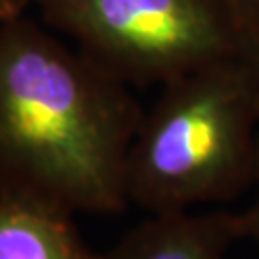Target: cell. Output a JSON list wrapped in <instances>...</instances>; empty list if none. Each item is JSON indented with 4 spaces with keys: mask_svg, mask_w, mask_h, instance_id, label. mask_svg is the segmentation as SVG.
Returning <instances> with one entry per match:
<instances>
[{
    "mask_svg": "<svg viewBox=\"0 0 259 259\" xmlns=\"http://www.w3.org/2000/svg\"><path fill=\"white\" fill-rule=\"evenodd\" d=\"M144 111L131 84L38 18L0 25V190L67 213L127 209Z\"/></svg>",
    "mask_w": 259,
    "mask_h": 259,
    "instance_id": "1",
    "label": "cell"
},
{
    "mask_svg": "<svg viewBox=\"0 0 259 259\" xmlns=\"http://www.w3.org/2000/svg\"><path fill=\"white\" fill-rule=\"evenodd\" d=\"M259 81L242 52L161 84L135 137L129 202L156 213L227 202L255 185Z\"/></svg>",
    "mask_w": 259,
    "mask_h": 259,
    "instance_id": "2",
    "label": "cell"
},
{
    "mask_svg": "<svg viewBox=\"0 0 259 259\" xmlns=\"http://www.w3.org/2000/svg\"><path fill=\"white\" fill-rule=\"evenodd\" d=\"M38 19L135 84H165L240 52L229 0H35Z\"/></svg>",
    "mask_w": 259,
    "mask_h": 259,
    "instance_id": "3",
    "label": "cell"
},
{
    "mask_svg": "<svg viewBox=\"0 0 259 259\" xmlns=\"http://www.w3.org/2000/svg\"><path fill=\"white\" fill-rule=\"evenodd\" d=\"M242 238V213H156L100 253V259H227Z\"/></svg>",
    "mask_w": 259,
    "mask_h": 259,
    "instance_id": "4",
    "label": "cell"
},
{
    "mask_svg": "<svg viewBox=\"0 0 259 259\" xmlns=\"http://www.w3.org/2000/svg\"><path fill=\"white\" fill-rule=\"evenodd\" d=\"M0 259H100L84 246L71 213L0 190Z\"/></svg>",
    "mask_w": 259,
    "mask_h": 259,
    "instance_id": "5",
    "label": "cell"
},
{
    "mask_svg": "<svg viewBox=\"0 0 259 259\" xmlns=\"http://www.w3.org/2000/svg\"><path fill=\"white\" fill-rule=\"evenodd\" d=\"M240 52L250 62L251 69H253V73H255L259 81V23L257 25L242 27Z\"/></svg>",
    "mask_w": 259,
    "mask_h": 259,
    "instance_id": "6",
    "label": "cell"
},
{
    "mask_svg": "<svg viewBox=\"0 0 259 259\" xmlns=\"http://www.w3.org/2000/svg\"><path fill=\"white\" fill-rule=\"evenodd\" d=\"M255 196L251 205L242 213V223H244V238L251 240L259 248V169H257V179H255Z\"/></svg>",
    "mask_w": 259,
    "mask_h": 259,
    "instance_id": "7",
    "label": "cell"
},
{
    "mask_svg": "<svg viewBox=\"0 0 259 259\" xmlns=\"http://www.w3.org/2000/svg\"><path fill=\"white\" fill-rule=\"evenodd\" d=\"M229 4L240 19L242 27L259 23V0H229Z\"/></svg>",
    "mask_w": 259,
    "mask_h": 259,
    "instance_id": "8",
    "label": "cell"
},
{
    "mask_svg": "<svg viewBox=\"0 0 259 259\" xmlns=\"http://www.w3.org/2000/svg\"><path fill=\"white\" fill-rule=\"evenodd\" d=\"M35 0H0V25L27 14Z\"/></svg>",
    "mask_w": 259,
    "mask_h": 259,
    "instance_id": "9",
    "label": "cell"
}]
</instances>
